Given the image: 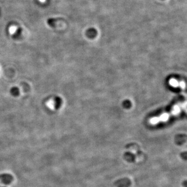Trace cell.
<instances>
[{
	"instance_id": "9c48e42d",
	"label": "cell",
	"mask_w": 187,
	"mask_h": 187,
	"mask_svg": "<svg viewBox=\"0 0 187 187\" xmlns=\"http://www.w3.org/2000/svg\"><path fill=\"white\" fill-rule=\"evenodd\" d=\"M179 85L182 88H185V86H186L185 83L183 82H181L179 84Z\"/></svg>"
},
{
	"instance_id": "3957f363",
	"label": "cell",
	"mask_w": 187,
	"mask_h": 187,
	"mask_svg": "<svg viewBox=\"0 0 187 187\" xmlns=\"http://www.w3.org/2000/svg\"><path fill=\"white\" fill-rule=\"evenodd\" d=\"M10 92H11V95L14 97H17L20 94V90L17 87L14 86L11 88L10 89Z\"/></svg>"
},
{
	"instance_id": "52a82bcc",
	"label": "cell",
	"mask_w": 187,
	"mask_h": 187,
	"mask_svg": "<svg viewBox=\"0 0 187 187\" xmlns=\"http://www.w3.org/2000/svg\"><path fill=\"white\" fill-rule=\"evenodd\" d=\"M180 112V108H179L178 106H175L173 109H172V113L175 114V115H176L177 114H178Z\"/></svg>"
},
{
	"instance_id": "5b68a950",
	"label": "cell",
	"mask_w": 187,
	"mask_h": 187,
	"mask_svg": "<svg viewBox=\"0 0 187 187\" xmlns=\"http://www.w3.org/2000/svg\"><path fill=\"white\" fill-rule=\"evenodd\" d=\"M170 85H172L173 87H175L179 86L178 82H177V80L174 79H172L170 80Z\"/></svg>"
},
{
	"instance_id": "ba28073f",
	"label": "cell",
	"mask_w": 187,
	"mask_h": 187,
	"mask_svg": "<svg viewBox=\"0 0 187 187\" xmlns=\"http://www.w3.org/2000/svg\"><path fill=\"white\" fill-rule=\"evenodd\" d=\"M160 121V119L158 117H154V118H152L150 120V123L152 124H156L158 123V122Z\"/></svg>"
},
{
	"instance_id": "7a4b0ae2",
	"label": "cell",
	"mask_w": 187,
	"mask_h": 187,
	"mask_svg": "<svg viewBox=\"0 0 187 187\" xmlns=\"http://www.w3.org/2000/svg\"><path fill=\"white\" fill-rule=\"evenodd\" d=\"M54 107L56 110H58L62 105L63 100L61 97L59 96H55L54 98Z\"/></svg>"
},
{
	"instance_id": "277c9868",
	"label": "cell",
	"mask_w": 187,
	"mask_h": 187,
	"mask_svg": "<svg viewBox=\"0 0 187 187\" xmlns=\"http://www.w3.org/2000/svg\"><path fill=\"white\" fill-rule=\"evenodd\" d=\"M57 20H58V19L57 18H50L47 20V23L51 27H55Z\"/></svg>"
},
{
	"instance_id": "8992f818",
	"label": "cell",
	"mask_w": 187,
	"mask_h": 187,
	"mask_svg": "<svg viewBox=\"0 0 187 187\" xmlns=\"http://www.w3.org/2000/svg\"><path fill=\"white\" fill-rule=\"evenodd\" d=\"M168 118H169V116H168V114H163L162 115L160 116V120L161 121H167V120L168 119Z\"/></svg>"
},
{
	"instance_id": "6da1fadb",
	"label": "cell",
	"mask_w": 187,
	"mask_h": 187,
	"mask_svg": "<svg viewBox=\"0 0 187 187\" xmlns=\"http://www.w3.org/2000/svg\"><path fill=\"white\" fill-rule=\"evenodd\" d=\"M0 179L2 181L3 183L5 185L10 184L13 180V176L10 174H4L0 176Z\"/></svg>"
}]
</instances>
